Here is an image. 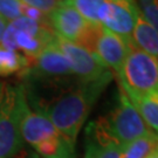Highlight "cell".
Returning <instances> with one entry per match:
<instances>
[{
  "label": "cell",
  "instance_id": "2",
  "mask_svg": "<svg viewBox=\"0 0 158 158\" xmlns=\"http://www.w3.org/2000/svg\"><path fill=\"white\" fill-rule=\"evenodd\" d=\"M25 101L23 85L0 82V158H12L23 150L20 114Z\"/></svg>",
  "mask_w": 158,
  "mask_h": 158
},
{
  "label": "cell",
  "instance_id": "14",
  "mask_svg": "<svg viewBox=\"0 0 158 158\" xmlns=\"http://www.w3.org/2000/svg\"><path fill=\"white\" fill-rule=\"evenodd\" d=\"M33 148L40 158H75V142L61 132L40 142Z\"/></svg>",
  "mask_w": 158,
  "mask_h": 158
},
{
  "label": "cell",
  "instance_id": "9",
  "mask_svg": "<svg viewBox=\"0 0 158 158\" xmlns=\"http://www.w3.org/2000/svg\"><path fill=\"white\" fill-rule=\"evenodd\" d=\"M130 45L117 34L103 27L96 44L95 55L108 69H113L118 75L129 53Z\"/></svg>",
  "mask_w": 158,
  "mask_h": 158
},
{
  "label": "cell",
  "instance_id": "6",
  "mask_svg": "<svg viewBox=\"0 0 158 158\" xmlns=\"http://www.w3.org/2000/svg\"><path fill=\"white\" fill-rule=\"evenodd\" d=\"M55 44L68 60L73 75L81 82L94 81L110 72L95 54L82 48L81 46L61 39L57 35Z\"/></svg>",
  "mask_w": 158,
  "mask_h": 158
},
{
  "label": "cell",
  "instance_id": "4",
  "mask_svg": "<svg viewBox=\"0 0 158 158\" xmlns=\"http://www.w3.org/2000/svg\"><path fill=\"white\" fill-rule=\"evenodd\" d=\"M104 119L110 134L121 147L152 132L149 130L141 114L121 87L116 104Z\"/></svg>",
  "mask_w": 158,
  "mask_h": 158
},
{
  "label": "cell",
  "instance_id": "15",
  "mask_svg": "<svg viewBox=\"0 0 158 158\" xmlns=\"http://www.w3.org/2000/svg\"><path fill=\"white\" fill-rule=\"evenodd\" d=\"M158 144V135L150 132L122 147L121 158H148Z\"/></svg>",
  "mask_w": 158,
  "mask_h": 158
},
{
  "label": "cell",
  "instance_id": "11",
  "mask_svg": "<svg viewBox=\"0 0 158 158\" xmlns=\"http://www.w3.org/2000/svg\"><path fill=\"white\" fill-rule=\"evenodd\" d=\"M48 23L59 38L75 42L82 29L85 28L87 21L75 8L63 2L48 15Z\"/></svg>",
  "mask_w": 158,
  "mask_h": 158
},
{
  "label": "cell",
  "instance_id": "13",
  "mask_svg": "<svg viewBox=\"0 0 158 158\" xmlns=\"http://www.w3.org/2000/svg\"><path fill=\"white\" fill-rule=\"evenodd\" d=\"M127 96L141 114L149 130L158 135V90L149 91L145 94L129 93Z\"/></svg>",
  "mask_w": 158,
  "mask_h": 158
},
{
  "label": "cell",
  "instance_id": "12",
  "mask_svg": "<svg viewBox=\"0 0 158 158\" xmlns=\"http://www.w3.org/2000/svg\"><path fill=\"white\" fill-rule=\"evenodd\" d=\"M134 45L151 55L158 61V33L142 15L138 6L136 7L135 26L132 31Z\"/></svg>",
  "mask_w": 158,
  "mask_h": 158
},
{
  "label": "cell",
  "instance_id": "23",
  "mask_svg": "<svg viewBox=\"0 0 158 158\" xmlns=\"http://www.w3.org/2000/svg\"><path fill=\"white\" fill-rule=\"evenodd\" d=\"M148 158H158V144H157V147L155 148V150H153L152 152L149 155Z\"/></svg>",
  "mask_w": 158,
  "mask_h": 158
},
{
  "label": "cell",
  "instance_id": "16",
  "mask_svg": "<svg viewBox=\"0 0 158 158\" xmlns=\"http://www.w3.org/2000/svg\"><path fill=\"white\" fill-rule=\"evenodd\" d=\"M28 64V59L17 51L6 49L0 46V76L21 73Z\"/></svg>",
  "mask_w": 158,
  "mask_h": 158
},
{
  "label": "cell",
  "instance_id": "24",
  "mask_svg": "<svg viewBox=\"0 0 158 158\" xmlns=\"http://www.w3.org/2000/svg\"><path fill=\"white\" fill-rule=\"evenodd\" d=\"M27 152H28V151H26V150L23 149L21 152L18 153L17 156H14V157H12V158H26V156H27Z\"/></svg>",
  "mask_w": 158,
  "mask_h": 158
},
{
  "label": "cell",
  "instance_id": "10",
  "mask_svg": "<svg viewBox=\"0 0 158 158\" xmlns=\"http://www.w3.org/2000/svg\"><path fill=\"white\" fill-rule=\"evenodd\" d=\"M57 132L60 131H57L47 117L31 109L26 98L20 114V134L23 142L35 147L38 143L55 136Z\"/></svg>",
  "mask_w": 158,
  "mask_h": 158
},
{
  "label": "cell",
  "instance_id": "17",
  "mask_svg": "<svg viewBox=\"0 0 158 158\" xmlns=\"http://www.w3.org/2000/svg\"><path fill=\"white\" fill-rule=\"evenodd\" d=\"M64 2L75 8L87 23H100V13L106 0H66Z\"/></svg>",
  "mask_w": 158,
  "mask_h": 158
},
{
  "label": "cell",
  "instance_id": "5",
  "mask_svg": "<svg viewBox=\"0 0 158 158\" xmlns=\"http://www.w3.org/2000/svg\"><path fill=\"white\" fill-rule=\"evenodd\" d=\"M20 74L25 81H53L66 79L73 75V72L54 40L35 57L28 59L27 67Z\"/></svg>",
  "mask_w": 158,
  "mask_h": 158
},
{
  "label": "cell",
  "instance_id": "22",
  "mask_svg": "<svg viewBox=\"0 0 158 158\" xmlns=\"http://www.w3.org/2000/svg\"><path fill=\"white\" fill-rule=\"evenodd\" d=\"M7 21H6L4 18L0 15V42H1V39H2V35L5 33V29L7 27Z\"/></svg>",
  "mask_w": 158,
  "mask_h": 158
},
{
  "label": "cell",
  "instance_id": "21",
  "mask_svg": "<svg viewBox=\"0 0 158 158\" xmlns=\"http://www.w3.org/2000/svg\"><path fill=\"white\" fill-rule=\"evenodd\" d=\"M19 1L23 5L39 10L48 17L52 12L55 11L57 7H60L66 0H19Z\"/></svg>",
  "mask_w": 158,
  "mask_h": 158
},
{
  "label": "cell",
  "instance_id": "1",
  "mask_svg": "<svg viewBox=\"0 0 158 158\" xmlns=\"http://www.w3.org/2000/svg\"><path fill=\"white\" fill-rule=\"evenodd\" d=\"M111 80L113 74L109 72L94 81H79L59 95L26 98L35 113L47 117L57 131L75 142L91 108Z\"/></svg>",
  "mask_w": 158,
  "mask_h": 158
},
{
  "label": "cell",
  "instance_id": "19",
  "mask_svg": "<svg viewBox=\"0 0 158 158\" xmlns=\"http://www.w3.org/2000/svg\"><path fill=\"white\" fill-rule=\"evenodd\" d=\"M0 15L10 23L23 15V4L19 0H0Z\"/></svg>",
  "mask_w": 158,
  "mask_h": 158
},
{
  "label": "cell",
  "instance_id": "8",
  "mask_svg": "<svg viewBox=\"0 0 158 158\" xmlns=\"http://www.w3.org/2000/svg\"><path fill=\"white\" fill-rule=\"evenodd\" d=\"M121 150L122 147L110 134L104 117L88 124L85 158H121Z\"/></svg>",
  "mask_w": 158,
  "mask_h": 158
},
{
  "label": "cell",
  "instance_id": "25",
  "mask_svg": "<svg viewBox=\"0 0 158 158\" xmlns=\"http://www.w3.org/2000/svg\"><path fill=\"white\" fill-rule=\"evenodd\" d=\"M26 158H40L36 153H35V151H28L27 152V156H26Z\"/></svg>",
  "mask_w": 158,
  "mask_h": 158
},
{
  "label": "cell",
  "instance_id": "20",
  "mask_svg": "<svg viewBox=\"0 0 158 158\" xmlns=\"http://www.w3.org/2000/svg\"><path fill=\"white\" fill-rule=\"evenodd\" d=\"M142 15L158 33V0H138Z\"/></svg>",
  "mask_w": 158,
  "mask_h": 158
},
{
  "label": "cell",
  "instance_id": "18",
  "mask_svg": "<svg viewBox=\"0 0 158 158\" xmlns=\"http://www.w3.org/2000/svg\"><path fill=\"white\" fill-rule=\"evenodd\" d=\"M103 29V26L101 23H87L85 28L82 29L81 34L76 41L74 44L81 46L82 48L87 49L93 54H95V48L97 40L101 35V32Z\"/></svg>",
  "mask_w": 158,
  "mask_h": 158
},
{
  "label": "cell",
  "instance_id": "3",
  "mask_svg": "<svg viewBox=\"0 0 158 158\" xmlns=\"http://www.w3.org/2000/svg\"><path fill=\"white\" fill-rule=\"evenodd\" d=\"M117 76L119 87L127 94H145L158 90V61L131 44Z\"/></svg>",
  "mask_w": 158,
  "mask_h": 158
},
{
  "label": "cell",
  "instance_id": "7",
  "mask_svg": "<svg viewBox=\"0 0 158 158\" xmlns=\"http://www.w3.org/2000/svg\"><path fill=\"white\" fill-rule=\"evenodd\" d=\"M136 7L134 0H106L100 13V23L132 44Z\"/></svg>",
  "mask_w": 158,
  "mask_h": 158
}]
</instances>
